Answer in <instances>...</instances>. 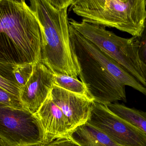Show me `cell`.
<instances>
[{"label": "cell", "instance_id": "ba28073f", "mask_svg": "<svg viewBox=\"0 0 146 146\" xmlns=\"http://www.w3.org/2000/svg\"><path fill=\"white\" fill-rule=\"evenodd\" d=\"M54 73L42 62L34 64L31 76L21 88L19 99L25 109L36 114L54 85Z\"/></svg>", "mask_w": 146, "mask_h": 146}, {"label": "cell", "instance_id": "ffe728a7", "mask_svg": "<svg viewBox=\"0 0 146 146\" xmlns=\"http://www.w3.org/2000/svg\"><path fill=\"white\" fill-rule=\"evenodd\" d=\"M22 146H44V144L43 143L41 144H33V145H27Z\"/></svg>", "mask_w": 146, "mask_h": 146}, {"label": "cell", "instance_id": "4fadbf2b", "mask_svg": "<svg viewBox=\"0 0 146 146\" xmlns=\"http://www.w3.org/2000/svg\"><path fill=\"white\" fill-rule=\"evenodd\" d=\"M54 78L55 85L73 93L87 97L85 85L78 79L68 75L56 74H54Z\"/></svg>", "mask_w": 146, "mask_h": 146}, {"label": "cell", "instance_id": "52a82bcc", "mask_svg": "<svg viewBox=\"0 0 146 146\" xmlns=\"http://www.w3.org/2000/svg\"><path fill=\"white\" fill-rule=\"evenodd\" d=\"M87 123L98 129L122 146H146V135L105 105L94 102Z\"/></svg>", "mask_w": 146, "mask_h": 146}, {"label": "cell", "instance_id": "277c9868", "mask_svg": "<svg viewBox=\"0 0 146 146\" xmlns=\"http://www.w3.org/2000/svg\"><path fill=\"white\" fill-rule=\"evenodd\" d=\"M71 7L82 21L133 37L140 36L146 19V0H74Z\"/></svg>", "mask_w": 146, "mask_h": 146}, {"label": "cell", "instance_id": "8fae6325", "mask_svg": "<svg viewBox=\"0 0 146 146\" xmlns=\"http://www.w3.org/2000/svg\"><path fill=\"white\" fill-rule=\"evenodd\" d=\"M68 137L80 146H122L87 123L77 127Z\"/></svg>", "mask_w": 146, "mask_h": 146}, {"label": "cell", "instance_id": "2e32d148", "mask_svg": "<svg viewBox=\"0 0 146 146\" xmlns=\"http://www.w3.org/2000/svg\"><path fill=\"white\" fill-rule=\"evenodd\" d=\"M138 55L141 63L146 66V19L141 34L138 37Z\"/></svg>", "mask_w": 146, "mask_h": 146}, {"label": "cell", "instance_id": "ac0fdd59", "mask_svg": "<svg viewBox=\"0 0 146 146\" xmlns=\"http://www.w3.org/2000/svg\"><path fill=\"white\" fill-rule=\"evenodd\" d=\"M44 146H80L68 137L60 138Z\"/></svg>", "mask_w": 146, "mask_h": 146}, {"label": "cell", "instance_id": "44dd1931", "mask_svg": "<svg viewBox=\"0 0 146 146\" xmlns=\"http://www.w3.org/2000/svg\"><path fill=\"white\" fill-rule=\"evenodd\" d=\"M0 146H7L1 138H0Z\"/></svg>", "mask_w": 146, "mask_h": 146}, {"label": "cell", "instance_id": "5bb4252c", "mask_svg": "<svg viewBox=\"0 0 146 146\" xmlns=\"http://www.w3.org/2000/svg\"><path fill=\"white\" fill-rule=\"evenodd\" d=\"M34 64L15 65L13 67V73L16 83L21 88L26 85L31 76ZM21 91V90H20Z\"/></svg>", "mask_w": 146, "mask_h": 146}, {"label": "cell", "instance_id": "30bf717a", "mask_svg": "<svg viewBox=\"0 0 146 146\" xmlns=\"http://www.w3.org/2000/svg\"><path fill=\"white\" fill-rule=\"evenodd\" d=\"M35 115L42 129L44 145L60 138L68 137L70 131L66 118L50 94Z\"/></svg>", "mask_w": 146, "mask_h": 146}, {"label": "cell", "instance_id": "6da1fadb", "mask_svg": "<svg viewBox=\"0 0 146 146\" xmlns=\"http://www.w3.org/2000/svg\"><path fill=\"white\" fill-rule=\"evenodd\" d=\"M69 32L72 49L79 66V76L89 98L104 105L119 101L126 103V86L146 96V87L121 64L70 24Z\"/></svg>", "mask_w": 146, "mask_h": 146}, {"label": "cell", "instance_id": "d6986e66", "mask_svg": "<svg viewBox=\"0 0 146 146\" xmlns=\"http://www.w3.org/2000/svg\"><path fill=\"white\" fill-rule=\"evenodd\" d=\"M141 70L146 82V66L141 63Z\"/></svg>", "mask_w": 146, "mask_h": 146}, {"label": "cell", "instance_id": "9c48e42d", "mask_svg": "<svg viewBox=\"0 0 146 146\" xmlns=\"http://www.w3.org/2000/svg\"><path fill=\"white\" fill-rule=\"evenodd\" d=\"M50 95L62 111L70 133L77 127L86 123L94 101L88 97L73 93L55 85Z\"/></svg>", "mask_w": 146, "mask_h": 146}, {"label": "cell", "instance_id": "7a4b0ae2", "mask_svg": "<svg viewBox=\"0 0 146 146\" xmlns=\"http://www.w3.org/2000/svg\"><path fill=\"white\" fill-rule=\"evenodd\" d=\"M73 1L32 0L30 7L41 29V62L56 74L77 79L80 70L71 45L67 14Z\"/></svg>", "mask_w": 146, "mask_h": 146}, {"label": "cell", "instance_id": "5b68a950", "mask_svg": "<svg viewBox=\"0 0 146 146\" xmlns=\"http://www.w3.org/2000/svg\"><path fill=\"white\" fill-rule=\"evenodd\" d=\"M69 23L82 36L117 62L146 87L138 55V37H121L105 27L70 19Z\"/></svg>", "mask_w": 146, "mask_h": 146}, {"label": "cell", "instance_id": "e0dca14e", "mask_svg": "<svg viewBox=\"0 0 146 146\" xmlns=\"http://www.w3.org/2000/svg\"><path fill=\"white\" fill-rule=\"evenodd\" d=\"M0 87L19 99L21 90L20 87L17 84L6 79L1 75Z\"/></svg>", "mask_w": 146, "mask_h": 146}, {"label": "cell", "instance_id": "9a60e30c", "mask_svg": "<svg viewBox=\"0 0 146 146\" xmlns=\"http://www.w3.org/2000/svg\"><path fill=\"white\" fill-rule=\"evenodd\" d=\"M0 104L4 105L17 109H25L19 98L11 94L1 87Z\"/></svg>", "mask_w": 146, "mask_h": 146}, {"label": "cell", "instance_id": "7c38bea8", "mask_svg": "<svg viewBox=\"0 0 146 146\" xmlns=\"http://www.w3.org/2000/svg\"><path fill=\"white\" fill-rule=\"evenodd\" d=\"M105 106L115 115L138 127L146 135V112L117 103Z\"/></svg>", "mask_w": 146, "mask_h": 146}, {"label": "cell", "instance_id": "3957f363", "mask_svg": "<svg viewBox=\"0 0 146 146\" xmlns=\"http://www.w3.org/2000/svg\"><path fill=\"white\" fill-rule=\"evenodd\" d=\"M41 29L25 1L0 0V62L15 66L41 62Z\"/></svg>", "mask_w": 146, "mask_h": 146}, {"label": "cell", "instance_id": "8992f818", "mask_svg": "<svg viewBox=\"0 0 146 146\" xmlns=\"http://www.w3.org/2000/svg\"><path fill=\"white\" fill-rule=\"evenodd\" d=\"M0 138L7 146L43 144L41 124L34 114L25 109L0 104Z\"/></svg>", "mask_w": 146, "mask_h": 146}]
</instances>
